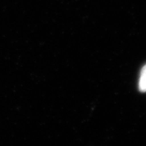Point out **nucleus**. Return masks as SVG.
<instances>
[{"label": "nucleus", "instance_id": "f257e3e1", "mask_svg": "<svg viewBox=\"0 0 146 146\" xmlns=\"http://www.w3.org/2000/svg\"><path fill=\"white\" fill-rule=\"evenodd\" d=\"M139 89L141 92H146V64L142 68L139 80Z\"/></svg>", "mask_w": 146, "mask_h": 146}]
</instances>
